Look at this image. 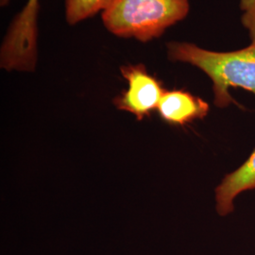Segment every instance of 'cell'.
<instances>
[{"instance_id": "7", "label": "cell", "mask_w": 255, "mask_h": 255, "mask_svg": "<svg viewBox=\"0 0 255 255\" xmlns=\"http://www.w3.org/2000/svg\"><path fill=\"white\" fill-rule=\"evenodd\" d=\"M113 0H64L65 18L69 25H76L108 8Z\"/></svg>"}, {"instance_id": "8", "label": "cell", "mask_w": 255, "mask_h": 255, "mask_svg": "<svg viewBox=\"0 0 255 255\" xmlns=\"http://www.w3.org/2000/svg\"><path fill=\"white\" fill-rule=\"evenodd\" d=\"M239 7L242 11L241 22L248 30L251 40H255V0H240Z\"/></svg>"}, {"instance_id": "6", "label": "cell", "mask_w": 255, "mask_h": 255, "mask_svg": "<svg viewBox=\"0 0 255 255\" xmlns=\"http://www.w3.org/2000/svg\"><path fill=\"white\" fill-rule=\"evenodd\" d=\"M255 189V148L235 171L227 174L216 188V210L226 217L235 210V200L243 192Z\"/></svg>"}, {"instance_id": "1", "label": "cell", "mask_w": 255, "mask_h": 255, "mask_svg": "<svg viewBox=\"0 0 255 255\" xmlns=\"http://www.w3.org/2000/svg\"><path fill=\"white\" fill-rule=\"evenodd\" d=\"M171 62L192 64L206 74L213 82L214 104L226 108L235 101L230 88H242L255 95V40L245 48L216 52L190 43H167Z\"/></svg>"}, {"instance_id": "5", "label": "cell", "mask_w": 255, "mask_h": 255, "mask_svg": "<svg viewBox=\"0 0 255 255\" xmlns=\"http://www.w3.org/2000/svg\"><path fill=\"white\" fill-rule=\"evenodd\" d=\"M158 113L164 122L184 126L207 117L209 104L201 98L184 90L165 91L158 105Z\"/></svg>"}, {"instance_id": "3", "label": "cell", "mask_w": 255, "mask_h": 255, "mask_svg": "<svg viewBox=\"0 0 255 255\" xmlns=\"http://www.w3.org/2000/svg\"><path fill=\"white\" fill-rule=\"evenodd\" d=\"M9 0H0L1 7ZM38 0H28L10 23L0 49V66L8 71H33L37 62Z\"/></svg>"}, {"instance_id": "2", "label": "cell", "mask_w": 255, "mask_h": 255, "mask_svg": "<svg viewBox=\"0 0 255 255\" xmlns=\"http://www.w3.org/2000/svg\"><path fill=\"white\" fill-rule=\"evenodd\" d=\"M189 9L188 0H113L101 18L114 35L146 43L185 18Z\"/></svg>"}, {"instance_id": "4", "label": "cell", "mask_w": 255, "mask_h": 255, "mask_svg": "<svg viewBox=\"0 0 255 255\" xmlns=\"http://www.w3.org/2000/svg\"><path fill=\"white\" fill-rule=\"evenodd\" d=\"M120 71L128 87L114 100V104L118 109L134 115L137 120L149 117L165 92L163 83L148 73L144 64L121 66Z\"/></svg>"}]
</instances>
